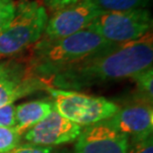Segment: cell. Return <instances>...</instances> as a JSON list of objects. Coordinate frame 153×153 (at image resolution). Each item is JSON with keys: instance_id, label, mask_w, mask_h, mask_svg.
I'll use <instances>...</instances> for the list:
<instances>
[{"instance_id": "cell-1", "label": "cell", "mask_w": 153, "mask_h": 153, "mask_svg": "<svg viewBox=\"0 0 153 153\" xmlns=\"http://www.w3.org/2000/svg\"><path fill=\"white\" fill-rule=\"evenodd\" d=\"M153 62V40L149 33L126 44L115 45L67 67L49 79L50 87L79 91L96 85L131 78Z\"/></svg>"}, {"instance_id": "cell-2", "label": "cell", "mask_w": 153, "mask_h": 153, "mask_svg": "<svg viewBox=\"0 0 153 153\" xmlns=\"http://www.w3.org/2000/svg\"><path fill=\"white\" fill-rule=\"evenodd\" d=\"M115 45L88 29L58 40L40 39L28 65L36 76L48 82L67 67Z\"/></svg>"}, {"instance_id": "cell-3", "label": "cell", "mask_w": 153, "mask_h": 153, "mask_svg": "<svg viewBox=\"0 0 153 153\" xmlns=\"http://www.w3.org/2000/svg\"><path fill=\"white\" fill-rule=\"evenodd\" d=\"M49 16L43 4L31 0L15 3L11 20L0 31V59L21 53L44 34Z\"/></svg>"}, {"instance_id": "cell-4", "label": "cell", "mask_w": 153, "mask_h": 153, "mask_svg": "<svg viewBox=\"0 0 153 153\" xmlns=\"http://www.w3.org/2000/svg\"><path fill=\"white\" fill-rule=\"evenodd\" d=\"M54 109L74 123L88 126L111 117L119 106L102 97H94L76 91L56 88L47 85Z\"/></svg>"}, {"instance_id": "cell-5", "label": "cell", "mask_w": 153, "mask_h": 153, "mask_svg": "<svg viewBox=\"0 0 153 153\" xmlns=\"http://www.w3.org/2000/svg\"><path fill=\"white\" fill-rule=\"evenodd\" d=\"M152 15L147 8L126 11L100 12L88 27L106 41L126 44L143 38L150 33Z\"/></svg>"}, {"instance_id": "cell-6", "label": "cell", "mask_w": 153, "mask_h": 153, "mask_svg": "<svg viewBox=\"0 0 153 153\" xmlns=\"http://www.w3.org/2000/svg\"><path fill=\"white\" fill-rule=\"evenodd\" d=\"M47 85L33 74L28 64L16 60L0 61V106L14 103Z\"/></svg>"}, {"instance_id": "cell-7", "label": "cell", "mask_w": 153, "mask_h": 153, "mask_svg": "<svg viewBox=\"0 0 153 153\" xmlns=\"http://www.w3.org/2000/svg\"><path fill=\"white\" fill-rule=\"evenodd\" d=\"M100 11L88 0L79 2L53 12L48 19L43 40L62 39L88 29Z\"/></svg>"}, {"instance_id": "cell-8", "label": "cell", "mask_w": 153, "mask_h": 153, "mask_svg": "<svg viewBox=\"0 0 153 153\" xmlns=\"http://www.w3.org/2000/svg\"><path fill=\"white\" fill-rule=\"evenodd\" d=\"M82 128L53 109L44 119L23 133V139L40 146L66 144L75 141Z\"/></svg>"}, {"instance_id": "cell-9", "label": "cell", "mask_w": 153, "mask_h": 153, "mask_svg": "<svg viewBox=\"0 0 153 153\" xmlns=\"http://www.w3.org/2000/svg\"><path fill=\"white\" fill-rule=\"evenodd\" d=\"M105 123L124 134L129 143L140 141L152 136L153 109L152 105L139 102L138 103L118 108Z\"/></svg>"}, {"instance_id": "cell-10", "label": "cell", "mask_w": 153, "mask_h": 153, "mask_svg": "<svg viewBox=\"0 0 153 153\" xmlns=\"http://www.w3.org/2000/svg\"><path fill=\"white\" fill-rule=\"evenodd\" d=\"M129 140L103 121L82 128L74 153H127Z\"/></svg>"}, {"instance_id": "cell-11", "label": "cell", "mask_w": 153, "mask_h": 153, "mask_svg": "<svg viewBox=\"0 0 153 153\" xmlns=\"http://www.w3.org/2000/svg\"><path fill=\"white\" fill-rule=\"evenodd\" d=\"M54 109L53 102L49 100H37L16 105V126L22 134L39 123Z\"/></svg>"}, {"instance_id": "cell-12", "label": "cell", "mask_w": 153, "mask_h": 153, "mask_svg": "<svg viewBox=\"0 0 153 153\" xmlns=\"http://www.w3.org/2000/svg\"><path fill=\"white\" fill-rule=\"evenodd\" d=\"M135 82L136 94L140 102L152 105L153 102V67H148L132 76Z\"/></svg>"}, {"instance_id": "cell-13", "label": "cell", "mask_w": 153, "mask_h": 153, "mask_svg": "<svg viewBox=\"0 0 153 153\" xmlns=\"http://www.w3.org/2000/svg\"><path fill=\"white\" fill-rule=\"evenodd\" d=\"M100 12L126 11L147 8L151 0H88Z\"/></svg>"}, {"instance_id": "cell-14", "label": "cell", "mask_w": 153, "mask_h": 153, "mask_svg": "<svg viewBox=\"0 0 153 153\" xmlns=\"http://www.w3.org/2000/svg\"><path fill=\"white\" fill-rule=\"evenodd\" d=\"M22 134L16 128L0 126V153H7L20 144Z\"/></svg>"}, {"instance_id": "cell-15", "label": "cell", "mask_w": 153, "mask_h": 153, "mask_svg": "<svg viewBox=\"0 0 153 153\" xmlns=\"http://www.w3.org/2000/svg\"><path fill=\"white\" fill-rule=\"evenodd\" d=\"M0 126L9 128L16 126V105L14 103L0 106Z\"/></svg>"}, {"instance_id": "cell-16", "label": "cell", "mask_w": 153, "mask_h": 153, "mask_svg": "<svg viewBox=\"0 0 153 153\" xmlns=\"http://www.w3.org/2000/svg\"><path fill=\"white\" fill-rule=\"evenodd\" d=\"M15 12L13 0H0V31L7 25Z\"/></svg>"}, {"instance_id": "cell-17", "label": "cell", "mask_w": 153, "mask_h": 153, "mask_svg": "<svg viewBox=\"0 0 153 153\" xmlns=\"http://www.w3.org/2000/svg\"><path fill=\"white\" fill-rule=\"evenodd\" d=\"M54 150V147L50 146H40L33 143H24L19 144L16 147H14L12 150L7 153H52Z\"/></svg>"}, {"instance_id": "cell-18", "label": "cell", "mask_w": 153, "mask_h": 153, "mask_svg": "<svg viewBox=\"0 0 153 153\" xmlns=\"http://www.w3.org/2000/svg\"><path fill=\"white\" fill-rule=\"evenodd\" d=\"M127 153H153V138L152 136L140 141L129 143Z\"/></svg>"}, {"instance_id": "cell-19", "label": "cell", "mask_w": 153, "mask_h": 153, "mask_svg": "<svg viewBox=\"0 0 153 153\" xmlns=\"http://www.w3.org/2000/svg\"><path fill=\"white\" fill-rule=\"evenodd\" d=\"M81 0H44V5L52 12L58 11L62 8L68 7V6L74 5L79 2ZM46 8V9H47Z\"/></svg>"}, {"instance_id": "cell-20", "label": "cell", "mask_w": 153, "mask_h": 153, "mask_svg": "<svg viewBox=\"0 0 153 153\" xmlns=\"http://www.w3.org/2000/svg\"><path fill=\"white\" fill-rule=\"evenodd\" d=\"M52 153H72V152L70 151L68 148H60V149H57V150L54 149Z\"/></svg>"}]
</instances>
